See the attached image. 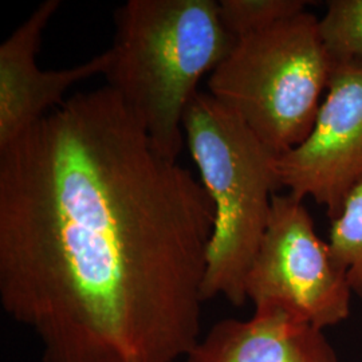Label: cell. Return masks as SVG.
I'll list each match as a JSON object with an SVG mask.
<instances>
[{"instance_id":"8fae6325","label":"cell","mask_w":362,"mask_h":362,"mask_svg":"<svg viewBox=\"0 0 362 362\" xmlns=\"http://www.w3.org/2000/svg\"><path fill=\"white\" fill-rule=\"evenodd\" d=\"M320 33L336 61H362V0L329 1Z\"/></svg>"},{"instance_id":"6da1fadb","label":"cell","mask_w":362,"mask_h":362,"mask_svg":"<svg viewBox=\"0 0 362 362\" xmlns=\"http://www.w3.org/2000/svg\"><path fill=\"white\" fill-rule=\"evenodd\" d=\"M215 207L109 86L0 149V303L43 362H179L202 338Z\"/></svg>"},{"instance_id":"ba28073f","label":"cell","mask_w":362,"mask_h":362,"mask_svg":"<svg viewBox=\"0 0 362 362\" xmlns=\"http://www.w3.org/2000/svg\"><path fill=\"white\" fill-rule=\"evenodd\" d=\"M187 362H338L324 330L278 309L223 320L202 336Z\"/></svg>"},{"instance_id":"30bf717a","label":"cell","mask_w":362,"mask_h":362,"mask_svg":"<svg viewBox=\"0 0 362 362\" xmlns=\"http://www.w3.org/2000/svg\"><path fill=\"white\" fill-rule=\"evenodd\" d=\"M308 4L305 0H221L219 15L227 31L239 39L305 13Z\"/></svg>"},{"instance_id":"52a82bcc","label":"cell","mask_w":362,"mask_h":362,"mask_svg":"<svg viewBox=\"0 0 362 362\" xmlns=\"http://www.w3.org/2000/svg\"><path fill=\"white\" fill-rule=\"evenodd\" d=\"M59 6V0L39 4L0 46V149L64 104L73 85L105 74L109 67L107 50L64 70H42L37 65L42 34Z\"/></svg>"},{"instance_id":"5b68a950","label":"cell","mask_w":362,"mask_h":362,"mask_svg":"<svg viewBox=\"0 0 362 362\" xmlns=\"http://www.w3.org/2000/svg\"><path fill=\"white\" fill-rule=\"evenodd\" d=\"M351 294L346 272L315 233L303 202L274 194L266 233L247 274V299L255 309L285 311L324 330L349 317Z\"/></svg>"},{"instance_id":"7a4b0ae2","label":"cell","mask_w":362,"mask_h":362,"mask_svg":"<svg viewBox=\"0 0 362 362\" xmlns=\"http://www.w3.org/2000/svg\"><path fill=\"white\" fill-rule=\"evenodd\" d=\"M115 26L106 86L157 149L177 161L197 85L227 58L236 38L214 0H129L117 8Z\"/></svg>"},{"instance_id":"9c48e42d","label":"cell","mask_w":362,"mask_h":362,"mask_svg":"<svg viewBox=\"0 0 362 362\" xmlns=\"http://www.w3.org/2000/svg\"><path fill=\"white\" fill-rule=\"evenodd\" d=\"M329 246L346 272L351 293L362 298V181L348 194L341 214L332 220Z\"/></svg>"},{"instance_id":"8992f818","label":"cell","mask_w":362,"mask_h":362,"mask_svg":"<svg viewBox=\"0 0 362 362\" xmlns=\"http://www.w3.org/2000/svg\"><path fill=\"white\" fill-rule=\"evenodd\" d=\"M274 170L298 200L314 199L330 220L341 214L362 181V61H337L310 134L276 156Z\"/></svg>"},{"instance_id":"3957f363","label":"cell","mask_w":362,"mask_h":362,"mask_svg":"<svg viewBox=\"0 0 362 362\" xmlns=\"http://www.w3.org/2000/svg\"><path fill=\"white\" fill-rule=\"evenodd\" d=\"M184 136L200 181L215 207V223L202 286L204 302L223 297L246 305V278L258 252L281 187L276 156L230 107L200 93L182 121Z\"/></svg>"},{"instance_id":"277c9868","label":"cell","mask_w":362,"mask_h":362,"mask_svg":"<svg viewBox=\"0 0 362 362\" xmlns=\"http://www.w3.org/2000/svg\"><path fill=\"white\" fill-rule=\"evenodd\" d=\"M336 62L321 37L320 19L305 11L236 39L211 73L208 89L281 156L310 134Z\"/></svg>"}]
</instances>
